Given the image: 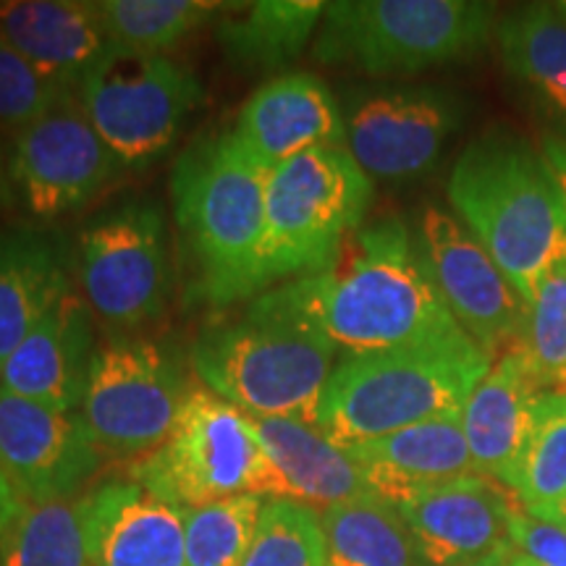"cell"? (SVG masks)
I'll use <instances>...</instances> for the list:
<instances>
[{
  "instance_id": "obj_11",
  "label": "cell",
  "mask_w": 566,
  "mask_h": 566,
  "mask_svg": "<svg viewBox=\"0 0 566 566\" xmlns=\"http://www.w3.org/2000/svg\"><path fill=\"white\" fill-rule=\"evenodd\" d=\"M84 300L113 328L134 331L168 307L174 265L168 226L153 200H129L101 212L80 233Z\"/></svg>"
},
{
  "instance_id": "obj_5",
  "label": "cell",
  "mask_w": 566,
  "mask_h": 566,
  "mask_svg": "<svg viewBox=\"0 0 566 566\" xmlns=\"http://www.w3.org/2000/svg\"><path fill=\"white\" fill-rule=\"evenodd\" d=\"M495 9L475 0H336L325 3L313 55L373 76L470 61L491 40Z\"/></svg>"
},
{
  "instance_id": "obj_38",
  "label": "cell",
  "mask_w": 566,
  "mask_h": 566,
  "mask_svg": "<svg viewBox=\"0 0 566 566\" xmlns=\"http://www.w3.org/2000/svg\"><path fill=\"white\" fill-rule=\"evenodd\" d=\"M11 202H13V189L9 181V168H3V163H0V216L11 208Z\"/></svg>"
},
{
  "instance_id": "obj_15",
  "label": "cell",
  "mask_w": 566,
  "mask_h": 566,
  "mask_svg": "<svg viewBox=\"0 0 566 566\" xmlns=\"http://www.w3.org/2000/svg\"><path fill=\"white\" fill-rule=\"evenodd\" d=\"M0 464L24 506H34L80 493L101 467V449L80 412L0 388Z\"/></svg>"
},
{
  "instance_id": "obj_2",
  "label": "cell",
  "mask_w": 566,
  "mask_h": 566,
  "mask_svg": "<svg viewBox=\"0 0 566 566\" xmlns=\"http://www.w3.org/2000/svg\"><path fill=\"white\" fill-rule=\"evenodd\" d=\"M268 171L233 129L197 139L171 171L187 302L226 307L254 296Z\"/></svg>"
},
{
  "instance_id": "obj_39",
  "label": "cell",
  "mask_w": 566,
  "mask_h": 566,
  "mask_svg": "<svg viewBox=\"0 0 566 566\" xmlns=\"http://www.w3.org/2000/svg\"><path fill=\"white\" fill-rule=\"evenodd\" d=\"M504 566H541V564H537L533 556L522 554V551H514V554L509 556V562Z\"/></svg>"
},
{
  "instance_id": "obj_27",
  "label": "cell",
  "mask_w": 566,
  "mask_h": 566,
  "mask_svg": "<svg viewBox=\"0 0 566 566\" xmlns=\"http://www.w3.org/2000/svg\"><path fill=\"white\" fill-rule=\"evenodd\" d=\"M501 59L516 80L541 92L566 116V17L551 6H530L499 27Z\"/></svg>"
},
{
  "instance_id": "obj_41",
  "label": "cell",
  "mask_w": 566,
  "mask_h": 566,
  "mask_svg": "<svg viewBox=\"0 0 566 566\" xmlns=\"http://www.w3.org/2000/svg\"><path fill=\"white\" fill-rule=\"evenodd\" d=\"M509 558H493V562H485V564H472V566H504Z\"/></svg>"
},
{
  "instance_id": "obj_18",
  "label": "cell",
  "mask_w": 566,
  "mask_h": 566,
  "mask_svg": "<svg viewBox=\"0 0 566 566\" xmlns=\"http://www.w3.org/2000/svg\"><path fill=\"white\" fill-rule=\"evenodd\" d=\"M95 349L92 307L71 292L6 359L0 388L59 412H80Z\"/></svg>"
},
{
  "instance_id": "obj_1",
  "label": "cell",
  "mask_w": 566,
  "mask_h": 566,
  "mask_svg": "<svg viewBox=\"0 0 566 566\" xmlns=\"http://www.w3.org/2000/svg\"><path fill=\"white\" fill-rule=\"evenodd\" d=\"M247 315L310 331L346 357L462 331L399 218L363 223L323 271L254 296Z\"/></svg>"
},
{
  "instance_id": "obj_8",
  "label": "cell",
  "mask_w": 566,
  "mask_h": 566,
  "mask_svg": "<svg viewBox=\"0 0 566 566\" xmlns=\"http://www.w3.org/2000/svg\"><path fill=\"white\" fill-rule=\"evenodd\" d=\"M192 367L208 391L244 415L317 424L336 349L296 325L247 315L205 331Z\"/></svg>"
},
{
  "instance_id": "obj_21",
  "label": "cell",
  "mask_w": 566,
  "mask_h": 566,
  "mask_svg": "<svg viewBox=\"0 0 566 566\" xmlns=\"http://www.w3.org/2000/svg\"><path fill=\"white\" fill-rule=\"evenodd\" d=\"M90 566H187L184 509L137 483L90 493Z\"/></svg>"
},
{
  "instance_id": "obj_14",
  "label": "cell",
  "mask_w": 566,
  "mask_h": 566,
  "mask_svg": "<svg viewBox=\"0 0 566 566\" xmlns=\"http://www.w3.org/2000/svg\"><path fill=\"white\" fill-rule=\"evenodd\" d=\"M417 244L446 307L467 336L475 338L493 359L522 344L525 302L457 216L436 205L424 208Z\"/></svg>"
},
{
  "instance_id": "obj_29",
  "label": "cell",
  "mask_w": 566,
  "mask_h": 566,
  "mask_svg": "<svg viewBox=\"0 0 566 566\" xmlns=\"http://www.w3.org/2000/svg\"><path fill=\"white\" fill-rule=\"evenodd\" d=\"M514 493L525 512L556 525L566 499V394L546 391L533 401Z\"/></svg>"
},
{
  "instance_id": "obj_35",
  "label": "cell",
  "mask_w": 566,
  "mask_h": 566,
  "mask_svg": "<svg viewBox=\"0 0 566 566\" xmlns=\"http://www.w3.org/2000/svg\"><path fill=\"white\" fill-rule=\"evenodd\" d=\"M509 535L522 554L533 556L541 566H566V527L525 512L516 493L509 504Z\"/></svg>"
},
{
  "instance_id": "obj_31",
  "label": "cell",
  "mask_w": 566,
  "mask_h": 566,
  "mask_svg": "<svg viewBox=\"0 0 566 566\" xmlns=\"http://www.w3.org/2000/svg\"><path fill=\"white\" fill-rule=\"evenodd\" d=\"M265 499L237 495L216 504L184 509L187 566H242L250 554Z\"/></svg>"
},
{
  "instance_id": "obj_34",
  "label": "cell",
  "mask_w": 566,
  "mask_h": 566,
  "mask_svg": "<svg viewBox=\"0 0 566 566\" xmlns=\"http://www.w3.org/2000/svg\"><path fill=\"white\" fill-rule=\"evenodd\" d=\"M69 90H61L45 74H40L9 40L0 34V126L21 132L38 122Z\"/></svg>"
},
{
  "instance_id": "obj_9",
  "label": "cell",
  "mask_w": 566,
  "mask_h": 566,
  "mask_svg": "<svg viewBox=\"0 0 566 566\" xmlns=\"http://www.w3.org/2000/svg\"><path fill=\"white\" fill-rule=\"evenodd\" d=\"M90 124L122 168H145L166 155L200 108L205 87L171 55L108 45L76 87Z\"/></svg>"
},
{
  "instance_id": "obj_16",
  "label": "cell",
  "mask_w": 566,
  "mask_h": 566,
  "mask_svg": "<svg viewBox=\"0 0 566 566\" xmlns=\"http://www.w3.org/2000/svg\"><path fill=\"white\" fill-rule=\"evenodd\" d=\"M512 491L472 475L422 491L396 506L412 533L424 566H472L509 558Z\"/></svg>"
},
{
  "instance_id": "obj_32",
  "label": "cell",
  "mask_w": 566,
  "mask_h": 566,
  "mask_svg": "<svg viewBox=\"0 0 566 566\" xmlns=\"http://www.w3.org/2000/svg\"><path fill=\"white\" fill-rule=\"evenodd\" d=\"M242 566H328L321 514L292 499L265 501Z\"/></svg>"
},
{
  "instance_id": "obj_3",
  "label": "cell",
  "mask_w": 566,
  "mask_h": 566,
  "mask_svg": "<svg viewBox=\"0 0 566 566\" xmlns=\"http://www.w3.org/2000/svg\"><path fill=\"white\" fill-rule=\"evenodd\" d=\"M446 195L530 307L543 275L566 260V205L541 153L512 134H485L459 155Z\"/></svg>"
},
{
  "instance_id": "obj_22",
  "label": "cell",
  "mask_w": 566,
  "mask_h": 566,
  "mask_svg": "<svg viewBox=\"0 0 566 566\" xmlns=\"http://www.w3.org/2000/svg\"><path fill=\"white\" fill-rule=\"evenodd\" d=\"M0 34L61 90L76 92L111 40L101 6L84 0H3Z\"/></svg>"
},
{
  "instance_id": "obj_23",
  "label": "cell",
  "mask_w": 566,
  "mask_h": 566,
  "mask_svg": "<svg viewBox=\"0 0 566 566\" xmlns=\"http://www.w3.org/2000/svg\"><path fill=\"white\" fill-rule=\"evenodd\" d=\"M71 289L69 250L51 231H0V367Z\"/></svg>"
},
{
  "instance_id": "obj_19",
  "label": "cell",
  "mask_w": 566,
  "mask_h": 566,
  "mask_svg": "<svg viewBox=\"0 0 566 566\" xmlns=\"http://www.w3.org/2000/svg\"><path fill=\"white\" fill-rule=\"evenodd\" d=\"M541 394L537 375L525 349L514 346L499 359L472 391L462 409L467 446L478 472L514 493L530 433V409Z\"/></svg>"
},
{
  "instance_id": "obj_30",
  "label": "cell",
  "mask_w": 566,
  "mask_h": 566,
  "mask_svg": "<svg viewBox=\"0 0 566 566\" xmlns=\"http://www.w3.org/2000/svg\"><path fill=\"white\" fill-rule=\"evenodd\" d=\"M101 17L111 45L166 55L200 27L218 19V0H103Z\"/></svg>"
},
{
  "instance_id": "obj_28",
  "label": "cell",
  "mask_w": 566,
  "mask_h": 566,
  "mask_svg": "<svg viewBox=\"0 0 566 566\" xmlns=\"http://www.w3.org/2000/svg\"><path fill=\"white\" fill-rule=\"evenodd\" d=\"M90 493L27 506L0 548V566H90Z\"/></svg>"
},
{
  "instance_id": "obj_4",
  "label": "cell",
  "mask_w": 566,
  "mask_h": 566,
  "mask_svg": "<svg viewBox=\"0 0 566 566\" xmlns=\"http://www.w3.org/2000/svg\"><path fill=\"white\" fill-rule=\"evenodd\" d=\"M493 357L464 331L401 349L344 357L325 386L317 428L338 446L462 412Z\"/></svg>"
},
{
  "instance_id": "obj_37",
  "label": "cell",
  "mask_w": 566,
  "mask_h": 566,
  "mask_svg": "<svg viewBox=\"0 0 566 566\" xmlns=\"http://www.w3.org/2000/svg\"><path fill=\"white\" fill-rule=\"evenodd\" d=\"M541 158L546 163L551 179H554L566 205V139H548L546 145H543Z\"/></svg>"
},
{
  "instance_id": "obj_40",
  "label": "cell",
  "mask_w": 566,
  "mask_h": 566,
  "mask_svg": "<svg viewBox=\"0 0 566 566\" xmlns=\"http://www.w3.org/2000/svg\"><path fill=\"white\" fill-rule=\"evenodd\" d=\"M556 525H562V527H566V499H564V504H562V509H558V520H556Z\"/></svg>"
},
{
  "instance_id": "obj_13",
  "label": "cell",
  "mask_w": 566,
  "mask_h": 566,
  "mask_svg": "<svg viewBox=\"0 0 566 566\" xmlns=\"http://www.w3.org/2000/svg\"><path fill=\"white\" fill-rule=\"evenodd\" d=\"M462 122L459 97L441 87L352 92L344 108L346 150L375 181H415L436 166Z\"/></svg>"
},
{
  "instance_id": "obj_10",
  "label": "cell",
  "mask_w": 566,
  "mask_h": 566,
  "mask_svg": "<svg viewBox=\"0 0 566 566\" xmlns=\"http://www.w3.org/2000/svg\"><path fill=\"white\" fill-rule=\"evenodd\" d=\"M187 396V378L166 346L116 336L95 349L80 415L101 454L145 457L171 433Z\"/></svg>"
},
{
  "instance_id": "obj_42",
  "label": "cell",
  "mask_w": 566,
  "mask_h": 566,
  "mask_svg": "<svg viewBox=\"0 0 566 566\" xmlns=\"http://www.w3.org/2000/svg\"><path fill=\"white\" fill-rule=\"evenodd\" d=\"M558 11H562V13H564V17H566V3H562V6H558Z\"/></svg>"
},
{
  "instance_id": "obj_24",
  "label": "cell",
  "mask_w": 566,
  "mask_h": 566,
  "mask_svg": "<svg viewBox=\"0 0 566 566\" xmlns=\"http://www.w3.org/2000/svg\"><path fill=\"white\" fill-rule=\"evenodd\" d=\"M265 454L292 488L294 501L315 509L373 495L365 470L349 457L344 446L331 441L317 424L281 417H250Z\"/></svg>"
},
{
  "instance_id": "obj_20",
  "label": "cell",
  "mask_w": 566,
  "mask_h": 566,
  "mask_svg": "<svg viewBox=\"0 0 566 566\" xmlns=\"http://www.w3.org/2000/svg\"><path fill=\"white\" fill-rule=\"evenodd\" d=\"M346 451L365 470L373 495L391 506L451 480L480 475L467 446L462 412L346 446Z\"/></svg>"
},
{
  "instance_id": "obj_12",
  "label": "cell",
  "mask_w": 566,
  "mask_h": 566,
  "mask_svg": "<svg viewBox=\"0 0 566 566\" xmlns=\"http://www.w3.org/2000/svg\"><path fill=\"white\" fill-rule=\"evenodd\" d=\"M6 168L13 200L40 221L87 208L122 174L76 92L63 95L38 122L13 134Z\"/></svg>"
},
{
  "instance_id": "obj_36",
  "label": "cell",
  "mask_w": 566,
  "mask_h": 566,
  "mask_svg": "<svg viewBox=\"0 0 566 566\" xmlns=\"http://www.w3.org/2000/svg\"><path fill=\"white\" fill-rule=\"evenodd\" d=\"M24 501H21L17 491H13L9 475H6L3 464H0V548L9 541L11 530L19 522V516L24 514Z\"/></svg>"
},
{
  "instance_id": "obj_33",
  "label": "cell",
  "mask_w": 566,
  "mask_h": 566,
  "mask_svg": "<svg viewBox=\"0 0 566 566\" xmlns=\"http://www.w3.org/2000/svg\"><path fill=\"white\" fill-rule=\"evenodd\" d=\"M522 349L543 391L566 394V260L537 283L535 300L527 307Z\"/></svg>"
},
{
  "instance_id": "obj_6",
  "label": "cell",
  "mask_w": 566,
  "mask_h": 566,
  "mask_svg": "<svg viewBox=\"0 0 566 566\" xmlns=\"http://www.w3.org/2000/svg\"><path fill=\"white\" fill-rule=\"evenodd\" d=\"M370 202L373 179L346 147H317L273 168L254 296L323 271L365 223Z\"/></svg>"
},
{
  "instance_id": "obj_7",
  "label": "cell",
  "mask_w": 566,
  "mask_h": 566,
  "mask_svg": "<svg viewBox=\"0 0 566 566\" xmlns=\"http://www.w3.org/2000/svg\"><path fill=\"white\" fill-rule=\"evenodd\" d=\"M129 483L179 509L237 495L294 501L292 488L254 433L250 415L205 388L189 391L166 441L129 467Z\"/></svg>"
},
{
  "instance_id": "obj_26",
  "label": "cell",
  "mask_w": 566,
  "mask_h": 566,
  "mask_svg": "<svg viewBox=\"0 0 566 566\" xmlns=\"http://www.w3.org/2000/svg\"><path fill=\"white\" fill-rule=\"evenodd\" d=\"M328 566H424L407 522L378 495L321 512Z\"/></svg>"
},
{
  "instance_id": "obj_25",
  "label": "cell",
  "mask_w": 566,
  "mask_h": 566,
  "mask_svg": "<svg viewBox=\"0 0 566 566\" xmlns=\"http://www.w3.org/2000/svg\"><path fill=\"white\" fill-rule=\"evenodd\" d=\"M323 11L321 0L226 3L216 19V42L233 69L268 74L300 59L317 34Z\"/></svg>"
},
{
  "instance_id": "obj_17",
  "label": "cell",
  "mask_w": 566,
  "mask_h": 566,
  "mask_svg": "<svg viewBox=\"0 0 566 566\" xmlns=\"http://www.w3.org/2000/svg\"><path fill=\"white\" fill-rule=\"evenodd\" d=\"M233 134L268 171L317 147H346L342 105L313 74H283L254 90Z\"/></svg>"
}]
</instances>
